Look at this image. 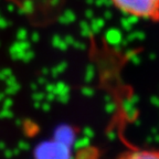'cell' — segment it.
Segmentation results:
<instances>
[{"mask_svg":"<svg viewBox=\"0 0 159 159\" xmlns=\"http://www.w3.org/2000/svg\"><path fill=\"white\" fill-rule=\"evenodd\" d=\"M105 18H106V19H111V18H112V12H111L109 10L105 11Z\"/></svg>","mask_w":159,"mask_h":159,"instance_id":"35","label":"cell"},{"mask_svg":"<svg viewBox=\"0 0 159 159\" xmlns=\"http://www.w3.org/2000/svg\"><path fill=\"white\" fill-rule=\"evenodd\" d=\"M94 3L98 7H108L113 3L112 0H95Z\"/></svg>","mask_w":159,"mask_h":159,"instance_id":"21","label":"cell"},{"mask_svg":"<svg viewBox=\"0 0 159 159\" xmlns=\"http://www.w3.org/2000/svg\"><path fill=\"white\" fill-rule=\"evenodd\" d=\"M28 37H29V33H28L27 30L23 29V28H21V29H19L17 31V39L19 40V41H25Z\"/></svg>","mask_w":159,"mask_h":159,"instance_id":"18","label":"cell"},{"mask_svg":"<svg viewBox=\"0 0 159 159\" xmlns=\"http://www.w3.org/2000/svg\"><path fill=\"white\" fill-rule=\"evenodd\" d=\"M50 107V105H49V103H44V104H43V109H48Z\"/></svg>","mask_w":159,"mask_h":159,"instance_id":"37","label":"cell"},{"mask_svg":"<svg viewBox=\"0 0 159 159\" xmlns=\"http://www.w3.org/2000/svg\"><path fill=\"white\" fill-rule=\"evenodd\" d=\"M45 89H47V93H53V91H54V84L53 83H47L45 84Z\"/></svg>","mask_w":159,"mask_h":159,"instance_id":"26","label":"cell"},{"mask_svg":"<svg viewBox=\"0 0 159 159\" xmlns=\"http://www.w3.org/2000/svg\"><path fill=\"white\" fill-rule=\"evenodd\" d=\"M7 9L9 10V11H13V10H15V9H18V8H17V7H16V6H15V3L10 2L9 5L7 6Z\"/></svg>","mask_w":159,"mask_h":159,"instance_id":"32","label":"cell"},{"mask_svg":"<svg viewBox=\"0 0 159 159\" xmlns=\"http://www.w3.org/2000/svg\"><path fill=\"white\" fill-rule=\"evenodd\" d=\"M30 49V43L27 41H18L13 43L9 50L10 57L13 60H21L27 50Z\"/></svg>","mask_w":159,"mask_h":159,"instance_id":"4","label":"cell"},{"mask_svg":"<svg viewBox=\"0 0 159 159\" xmlns=\"http://www.w3.org/2000/svg\"><path fill=\"white\" fill-rule=\"evenodd\" d=\"M95 76V67L93 66L92 64H89L86 66V70H85V73H84V80L86 82H92L93 79Z\"/></svg>","mask_w":159,"mask_h":159,"instance_id":"16","label":"cell"},{"mask_svg":"<svg viewBox=\"0 0 159 159\" xmlns=\"http://www.w3.org/2000/svg\"><path fill=\"white\" fill-rule=\"evenodd\" d=\"M104 40L106 41L107 44L115 48V49L122 48L123 40H124L122 30L118 28H109L105 31Z\"/></svg>","mask_w":159,"mask_h":159,"instance_id":"3","label":"cell"},{"mask_svg":"<svg viewBox=\"0 0 159 159\" xmlns=\"http://www.w3.org/2000/svg\"><path fill=\"white\" fill-rule=\"evenodd\" d=\"M31 40H32V42H38V41H39V33L38 32H33L32 34H31Z\"/></svg>","mask_w":159,"mask_h":159,"instance_id":"29","label":"cell"},{"mask_svg":"<svg viewBox=\"0 0 159 159\" xmlns=\"http://www.w3.org/2000/svg\"><path fill=\"white\" fill-rule=\"evenodd\" d=\"M59 2H60V0H50V5H52V6L59 5Z\"/></svg>","mask_w":159,"mask_h":159,"instance_id":"36","label":"cell"},{"mask_svg":"<svg viewBox=\"0 0 159 159\" xmlns=\"http://www.w3.org/2000/svg\"><path fill=\"white\" fill-rule=\"evenodd\" d=\"M38 83H39L40 85H44V84H47V80H45V77H40Z\"/></svg>","mask_w":159,"mask_h":159,"instance_id":"34","label":"cell"},{"mask_svg":"<svg viewBox=\"0 0 159 159\" xmlns=\"http://www.w3.org/2000/svg\"><path fill=\"white\" fill-rule=\"evenodd\" d=\"M139 18L134 15H126V17L120 19V27L126 31H130L135 25L137 23Z\"/></svg>","mask_w":159,"mask_h":159,"instance_id":"7","label":"cell"},{"mask_svg":"<svg viewBox=\"0 0 159 159\" xmlns=\"http://www.w3.org/2000/svg\"><path fill=\"white\" fill-rule=\"evenodd\" d=\"M73 47L77 50H84L85 48H86V44H85L84 42H80V41H76V40H75L74 43H73Z\"/></svg>","mask_w":159,"mask_h":159,"instance_id":"24","label":"cell"},{"mask_svg":"<svg viewBox=\"0 0 159 159\" xmlns=\"http://www.w3.org/2000/svg\"><path fill=\"white\" fill-rule=\"evenodd\" d=\"M89 27H91V31L93 34H97L105 27V20L103 18H93V19H91Z\"/></svg>","mask_w":159,"mask_h":159,"instance_id":"9","label":"cell"},{"mask_svg":"<svg viewBox=\"0 0 159 159\" xmlns=\"http://www.w3.org/2000/svg\"><path fill=\"white\" fill-rule=\"evenodd\" d=\"M126 59L129 60L133 64H139V63L142 62V60L139 57V55L136 53V51L134 50H127L126 51Z\"/></svg>","mask_w":159,"mask_h":159,"instance_id":"14","label":"cell"},{"mask_svg":"<svg viewBox=\"0 0 159 159\" xmlns=\"http://www.w3.org/2000/svg\"><path fill=\"white\" fill-rule=\"evenodd\" d=\"M2 98V94H1V93H0V99Z\"/></svg>","mask_w":159,"mask_h":159,"instance_id":"39","label":"cell"},{"mask_svg":"<svg viewBox=\"0 0 159 159\" xmlns=\"http://www.w3.org/2000/svg\"><path fill=\"white\" fill-rule=\"evenodd\" d=\"M52 45L54 48H57V49L62 50V51H65V50L67 49V44L65 43L64 39H63L62 37H60L59 34L53 35V38H52Z\"/></svg>","mask_w":159,"mask_h":159,"instance_id":"12","label":"cell"},{"mask_svg":"<svg viewBox=\"0 0 159 159\" xmlns=\"http://www.w3.org/2000/svg\"><path fill=\"white\" fill-rule=\"evenodd\" d=\"M144 39H145L144 32H142V31H133V32H130L127 35L125 41L128 43V42H133V41H136V40L140 41V40H144Z\"/></svg>","mask_w":159,"mask_h":159,"instance_id":"13","label":"cell"},{"mask_svg":"<svg viewBox=\"0 0 159 159\" xmlns=\"http://www.w3.org/2000/svg\"><path fill=\"white\" fill-rule=\"evenodd\" d=\"M66 62H61L59 63L57 65H55L54 67H53L52 70H51V74L53 75V76H57L59 74H61V73H63L66 70Z\"/></svg>","mask_w":159,"mask_h":159,"instance_id":"17","label":"cell"},{"mask_svg":"<svg viewBox=\"0 0 159 159\" xmlns=\"http://www.w3.org/2000/svg\"><path fill=\"white\" fill-rule=\"evenodd\" d=\"M55 97H57V96H55L54 93H47V94H45V98H47L49 102H50V101H52V99H54Z\"/></svg>","mask_w":159,"mask_h":159,"instance_id":"30","label":"cell"},{"mask_svg":"<svg viewBox=\"0 0 159 159\" xmlns=\"http://www.w3.org/2000/svg\"><path fill=\"white\" fill-rule=\"evenodd\" d=\"M6 84H7V87H6V94L8 95H13L18 92L20 89V85L18 84L17 80L15 79L13 75L9 76L7 80H6Z\"/></svg>","mask_w":159,"mask_h":159,"instance_id":"8","label":"cell"},{"mask_svg":"<svg viewBox=\"0 0 159 159\" xmlns=\"http://www.w3.org/2000/svg\"><path fill=\"white\" fill-rule=\"evenodd\" d=\"M64 39V41H65V43L67 44V47H70V45H73V43H74V38L73 37H71V35H66L65 38H63Z\"/></svg>","mask_w":159,"mask_h":159,"instance_id":"25","label":"cell"},{"mask_svg":"<svg viewBox=\"0 0 159 159\" xmlns=\"http://www.w3.org/2000/svg\"><path fill=\"white\" fill-rule=\"evenodd\" d=\"M106 109L108 111V112H114L115 109H116V104H115V103L113 102L112 99L107 102V104H106Z\"/></svg>","mask_w":159,"mask_h":159,"instance_id":"23","label":"cell"},{"mask_svg":"<svg viewBox=\"0 0 159 159\" xmlns=\"http://www.w3.org/2000/svg\"><path fill=\"white\" fill-rule=\"evenodd\" d=\"M31 87H32V89H33V91H37V89H38V85L37 84H31Z\"/></svg>","mask_w":159,"mask_h":159,"instance_id":"38","label":"cell"},{"mask_svg":"<svg viewBox=\"0 0 159 159\" xmlns=\"http://www.w3.org/2000/svg\"><path fill=\"white\" fill-rule=\"evenodd\" d=\"M137 101H138L137 95H132L123 101V111L126 113L127 116H135Z\"/></svg>","mask_w":159,"mask_h":159,"instance_id":"6","label":"cell"},{"mask_svg":"<svg viewBox=\"0 0 159 159\" xmlns=\"http://www.w3.org/2000/svg\"><path fill=\"white\" fill-rule=\"evenodd\" d=\"M11 104H12V99L10 98V97H7V98L5 99V102H3V106H5V108H9Z\"/></svg>","mask_w":159,"mask_h":159,"instance_id":"28","label":"cell"},{"mask_svg":"<svg viewBox=\"0 0 159 159\" xmlns=\"http://www.w3.org/2000/svg\"><path fill=\"white\" fill-rule=\"evenodd\" d=\"M53 93L55 94V98H57L60 102L66 103L70 99V87L64 82H57L54 84V91Z\"/></svg>","mask_w":159,"mask_h":159,"instance_id":"5","label":"cell"},{"mask_svg":"<svg viewBox=\"0 0 159 159\" xmlns=\"http://www.w3.org/2000/svg\"><path fill=\"white\" fill-rule=\"evenodd\" d=\"M7 25H8V21L3 17L0 16V29H5Z\"/></svg>","mask_w":159,"mask_h":159,"instance_id":"27","label":"cell"},{"mask_svg":"<svg viewBox=\"0 0 159 159\" xmlns=\"http://www.w3.org/2000/svg\"><path fill=\"white\" fill-rule=\"evenodd\" d=\"M80 31H81V34L85 38L92 37L93 35L92 31H91V27H89V23L87 21H82V22L80 23Z\"/></svg>","mask_w":159,"mask_h":159,"instance_id":"15","label":"cell"},{"mask_svg":"<svg viewBox=\"0 0 159 159\" xmlns=\"http://www.w3.org/2000/svg\"><path fill=\"white\" fill-rule=\"evenodd\" d=\"M152 103L155 105H158L159 104V97L158 96H152Z\"/></svg>","mask_w":159,"mask_h":159,"instance_id":"33","label":"cell"},{"mask_svg":"<svg viewBox=\"0 0 159 159\" xmlns=\"http://www.w3.org/2000/svg\"><path fill=\"white\" fill-rule=\"evenodd\" d=\"M19 12L21 15H30L34 11V2L33 0H23L21 6H20Z\"/></svg>","mask_w":159,"mask_h":159,"instance_id":"10","label":"cell"},{"mask_svg":"<svg viewBox=\"0 0 159 159\" xmlns=\"http://www.w3.org/2000/svg\"><path fill=\"white\" fill-rule=\"evenodd\" d=\"M117 159H159V152L149 149H133L122 154Z\"/></svg>","mask_w":159,"mask_h":159,"instance_id":"2","label":"cell"},{"mask_svg":"<svg viewBox=\"0 0 159 159\" xmlns=\"http://www.w3.org/2000/svg\"><path fill=\"white\" fill-rule=\"evenodd\" d=\"M85 17H86L87 19H93V18H94V13H93L92 10H87L86 12H85Z\"/></svg>","mask_w":159,"mask_h":159,"instance_id":"31","label":"cell"},{"mask_svg":"<svg viewBox=\"0 0 159 159\" xmlns=\"http://www.w3.org/2000/svg\"><path fill=\"white\" fill-rule=\"evenodd\" d=\"M125 15L149 19L159 13V0H112Z\"/></svg>","mask_w":159,"mask_h":159,"instance_id":"1","label":"cell"},{"mask_svg":"<svg viewBox=\"0 0 159 159\" xmlns=\"http://www.w3.org/2000/svg\"><path fill=\"white\" fill-rule=\"evenodd\" d=\"M32 97H33V99H35V101H37V102H40V101H42V99L45 98V94H44V93L37 92V91H35V93H33Z\"/></svg>","mask_w":159,"mask_h":159,"instance_id":"22","label":"cell"},{"mask_svg":"<svg viewBox=\"0 0 159 159\" xmlns=\"http://www.w3.org/2000/svg\"><path fill=\"white\" fill-rule=\"evenodd\" d=\"M82 94L84 95L85 97H92L93 95H94V89H92V87H89V86H85L82 89Z\"/></svg>","mask_w":159,"mask_h":159,"instance_id":"20","label":"cell"},{"mask_svg":"<svg viewBox=\"0 0 159 159\" xmlns=\"http://www.w3.org/2000/svg\"><path fill=\"white\" fill-rule=\"evenodd\" d=\"M75 13L72 10H65L64 12L59 17V22L62 25H70L75 21Z\"/></svg>","mask_w":159,"mask_h":159,"instance_id":"11","label":"cell"},{"mask_svg":"<svg viewBox=\"0 0 159 159\" xmlns=\"http://www.w3.org/2000/svg\"><path fill=\"white\" fill-rule=\"evenodd\" d=\"M34 57V53H33V51L31 49L27 50L25 52V54H23L22 59H21V61H23V62H30L31 60Z\"/></svg>","mask_w":159,"mask_h":159,"instance_id":"19","label":"cell"}]
</instances>
